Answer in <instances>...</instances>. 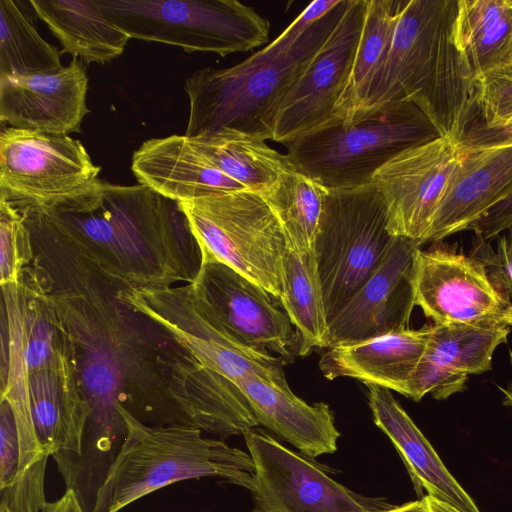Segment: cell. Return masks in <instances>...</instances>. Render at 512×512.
Instances as JSON below:
<instances>
[{"label":"cell","instance_id":"6da1fadb","mask_svg":"<svg viewBox=\"0 0 512 512\" xmlns=\"http://www.w3.org/2000/svg\"><path fill=\"white\" fill-rule=\"evenodd\" d=\"M51 230L107 275L135 287L191 283L199 249L178 202L151 188L97 178L47 203L23 201Z\"/></svg>","mask_w":512,"mask_h":512},{"label":"cell","instance_id":"7a4b0ae2","mask_svg":"<svg viewBox=\"0 0 512 512\" xmlns=\"http://www.w3.org/2000/svg\"><path fill=\"white\" fill-rule=\"evenodd\" d=\"M457 14L458 0H402L387 55L352 122L409 101L441 137L460 142L480 113L476 82L458 38Z\"/></svg>","mask_w":512,"mask_h":512},{"label":"cell","instance_id":"3957f363","mask_svg":"<svg viewBox=\"0 0 512 512\" xmlns=\"http://www.w3.org/2000/svg\"><path fill=\"white\" fill-rule=\"evenodd\" d=\"M349 0L311 2L271 43L228 68L204 67L185 81L188 138L233 130L271 140L277 101L305 71L342 18Z\"/></svg>","mask_w":512,"mask_h":512},{"label":"cell","instance_id":"277c9868","mask_svg":"<svg viewBox=\"0 0 512 512\" xmlns=\"http://www.w3.org/2000/svg\"><path fill=\"white\" fill-rule=\"evenodd\" d=\"M126 436L99 487L91 512H119L175 482L216 477L250 489L255 466L249 453L207 438L189 425H147L117 407Z\"/></svg>","mask_w":512,"mask_h":512},{"label":"cell","instance_id":"5b68a950","mask_svg":"<svg viewBox=\"0 0 512 512\" xmlns=\"http://www.w3.org/2000/svg\"><path fill=\"white\" fill-rule=\"evenodd\" d=\"M438 137L419 107L400 101L351 123L332 118L284 145L296 170L328 189H345L371 183L399 153Z\"/></svg>","mask_w":512,"mask_h":512},{"label":"cell","instance_id":"8992f818","mask_svg":"<svg viewBox=\"0 0 512 512\" xmlns=\"http://www.w3.org/2000/svg\"><path fill=\"white\" fill-rule=\"evenodd\" d=\"M115 286L122 301L163 328L202 366L237 387L254 377L288 387L284 372L287 362L237 339L192 282L135 287L115 281Z\"/></svg>","mask_w":512,"mask_h":512},{"label":"cell","instance_id":"52a82bcc","mask_svg":"<svg viewBox=\"0 0 512 512\" xmlns=\"http://www.w3.org/2000/svg\"><path fill=\"white\" fill-rule=\"evenodd\" d=\"M178 204L199 247L201 262L223 263L280 298L287 242L259 192L241 189Z\"/></svg>","mask_w":512,"mask_h":512},{"label":"cell","instance_id":"ba28073f","mask_svg":"<svg viewBox=\"0 0 512 512\" xmlns=\"http://www.w3.org/2000/svg\"><path fill=\"white\" fill-rule=\"evenodd\" d=\"M129 38L213 52H248L269 39L270 22L236 0H96Z\"/></svg>","mask_w":512,"mask_h":512},{"label":"cell","instance_id":"9c48e42d","mask_svg":"<svg viewBox=\"0 0 512 512\" xmlns=\"http://www.w3.org/2000/svg\"><path fill=\"white\" fill-rule=\"evenodd\" d=\"M396 238L372 183L328 189L315 240L328 323L378 268Z\"/></svg>","mask_w":512,"mask_h":512},{"label":"cell","instance_id":"30bf717a","mask_svg":"<svg viewBox=\"0 0 512 512\" xmlns=\"http://www.w3.org/2000/svg\"><path fill=\"white\" fill-rule=\"evenodd\" d=\"M243 436L255 466L252 512H387L395 506L353 492L263 430L252 428Z\"/></svg>","mask_w":512,"mask_h":512},{"label":"cell","instance_id":"8fae6325","mask_svg":"<svg viewBox=\"0 0 512 512\" xmlns=\"http://www.w3.org/2000/svg\"><path fill=\"white\" fill-rule=\"evenodd\" d=\"M99 172L82 143L68 135L1 128L0 197L47 203L82 190Z\"/></svg>","mask_w":512,"mask_h":512},{"label":"cell","instance_id":"7c38bea8","mask_svg":"<svg viewBox=\"0 0 512 512\" xmlns=\"http://www.w3.org/2000/svg\"><path fill=\"white\" fill-rule=\"evenodd\" d=\"M464 154L459 143L438 137L402 151L375 173L371 183L383 198L391 235L426 243Z\"/></svg>","mask_w":512,"mask_h":512},{"label":"cell","instance_id":"4fadbf2b","mask_svg":"<svg viewBox=\"0 0 512 512\" xmlns=\"http://www.w3.org/2000/svg\"><path fill=\"white\" fill-rule=\"evenodd\" d=\"M366 0L348 6L322 48L277 101L270 116L271 140L286 144L333 118L352 69Z\"/></svg>","mask_w":512,"mask_h":512},{"label":"cell","instance_id":"5bb4252c","mask_svg":"<svg viewBox=\"0 0 512 512\" xmlns=\"http://www.w3.org/2000/svg\"><path fill=\"white\" fill-rule=\"evenodd\" d=\"M411 285L434 324L500 322L510 308L480 260L443 245L415 251Z\"/></svg>","mask_w":512,"mask_h":512},{"label":"cell","instance_id":"9a60e30c","mask_svg":"<svg viewBox=\"0 0 512 512\" xmlns=\"http://www.w3.org/2000/svg\"><path fill=\"white\" fill-rule=\"evenodd\" d=\"M192 283L217 318L241 342L276 353L286 362L299 356V334L279 297L217 261L201 262Z\"/></svg>","mask_w":512,"mask_h":512},{"label":"cell","instance_id":"2e32d148","mask_svg":"<svg viewBox=\"0 0 512 512\" xmlns=\"http://www.w3.org/2000/svg\"><path fill=\"white\" fill-rule=\"evenodd\" d=\"M419 247L396 238L378 268L329 321L327 349L408 328L415 306L411 270Z\"/></svg>","mask_w":512,"mask_h":512},{"label":"cell","instance_id":"e0dca14e","mask_svg":"<svg viewBox=\"0 0 512 512\" xmlns=\"http://www.w3.org/2000/svg\"><path fill=\"white\" fill-rule=\"evenodd\" d=\"M88 76L82 61L53 72L0 75V121L9 127L53 135L81 131Z\"/></svg>","mask_w":512,"mask_h":512},{"label":"cell","instance_id":"ac0fdd59","mask_svg":"<svg viewBox=\"0 0 512 512\" xmlns=\"http://www.w3.org/2000/svg\"><path fill=\"white\" fill-rule=\"evenodd\" d=\"M27 390L36 433L54 458L68 486L83 452L90 414L76 364L27 374Z\"/></svg>","mask_w":512,"mask_h":512},{"label":"cell","instance_id":"d6986e66","mask_svg":"<svg viewBox=\"0 0 512 512\" xmlns=\"http://www.w3.org/2000/svg\"><path fill=\"white\" fill-rule=\"evenodd\" d=\"M464 151L426 242H438L469 229L494 206L512 195V145Z\"/></svg>","mask_w":512,"mask_h":512},{"label":"cell","instance_id":"ffe728a7","mask_svg":"<svg viewBox=\"0 0 512 512\" xmlns=\"http://www.w3.org/2000/svg\"><path fill=\"white\" fill-rule=\"evenodd\" d=\"M131 170L139 184L178 203L248 189L222 172L185 135L143 142L133 153Z\"/></svg>","mask_w":512,"mask_h":512},{"label":"cell","instance_id":"44dd1931","mask_svg":"<svg viewBox=\"0 0 512 512\" xmlns=\"http://www.w3.org/2000/svg\"><path fill=\"white\" fill-rule=\"evenodd\" d=\"M367 386L374 423L398 451L417 494L423 498L425 490L427 495L460 512H480L391 391L377 385Z\"/></svg>","mask_w":512,"mask_h":512},{"label":"cell","instance_id":"7402d4cb","mask_svg":"<svg viewBox=\"0 0 512 512\" xmlns=\"http://www.w3.org/2000/svg\"><path fill=\"white\" fill-rule=\"evenodd\" d=\"M430 326L401 329L327 349L319 361L323 375L351 377L409 397L412 375L425 351Z\"/></svg>","mask_w":512,"mask_h":512},{"label":"cell","instance_id":"603a6c76","mask_svg":"<svg viewBox=\"0 0 512 512\" xmlns=\"http://www.w3.org/2000/svg\"><path fill=\"white\" fill-rule=\"evenodd\" d=\"M263 425L309 457L334 453L340 433L328 404L310 405L288 387L250 378L238 387Z\"/></svg>","mask_w":512,"mask_h":512},{"label":"cell","instance_id":"cb8c5ba5","mask_svg":"<svg viewBox=\"0 0 512 512\" xmlns=\"http://www.w3.org/2000/svg\"><path fill=\"white\" fill-rule=\"evenodd\" d=\"M37 16L60 42L61 52L89 64L119 57L130 39L102 12L96 0H30Z\"/></svg>","mask_w":512,"mask_h":512},{"label":"cell","instance_id":"d4e9b609","mask_svg":"<svg viewBox=\"0 0 512 512\" xmlns=\"http://www.w3.org/2000/svg\"><path fill=\"white\" fill-rule=\"evenodd\" d=\"M188 139L222 172L259 193L295 168L286 154L269 147L265 140L237 131L226 129Z\"/></svg>","mask_w":512,"mask_h":512},{"label":"cell","instance_id":"484cf974","mask_svg":"<svg viewBox=\"0 0 512 512\" xmlns=\"http://www.w3.org/2000/svg\"><path fill=\"white\" fill-rule=\"evenodd\" d=\"M457 33L475 82L512 64V0H458Z\"/></svg>","mask_w":512,"mask_h":512},{"label":"cell","instance_id":"4316f807","mask_svg":"<svg viewBox=\"0 0 512 512\" xmlns=\"http://www.w3.org/2000/svg\"><path fill=\"white\" fill-rule=\"evenodd\" d=\"M402 0H366L364 21L351 72L337 101L333 118L352 122L363 106L372 79L383 63Z\"/></svg>","mask_w":512,"mask_h":512},{"label":"cell","instance_id":"83f0119b","mask_svg":"<svg viewBox=\"0 0 512 512\" xmlns=\"http://www.w3.org/2000/svg\"><path fill=\"white\" fill-rule=\"evenodd\" d=\"M280 300L299 334V356L327 349L328 318L315 254L301 256L287 245Z\"/></svg>","mask_w":512,"mask_h":512},{"label":"cell","instance_id":"f1b7e54d","mask_svg":"<svg viewBox=\"0 0 512 512\" xmlns=\"http://www.w3.org/2000/svg\"><path fill=\"white\" fill-rule=\"evenodd\" d=\"M509 332L503 321L434 324L421 360L459 375L483 374L492 369L493 354Z\"/></svg>","mask_w":512,"mask_h":512},{"label":"cell","instance_id":"f546056e","mask_svg":"<svg viewBox=\"0 0 512 512\" xmlns=\"http://www.w3.org/2000/svg\"><path fill=\"white\" fill-rule=\"evenodd\" d=\"M328 188L291 169L260 193L277 217L287 245L301 256L315 254V240Z\"/></svg>","mask_w":512,"mask_h":512},{"label":"cell","instance_id":"4dcf8cb0","mask_svg":"<svg viewBox=\"0 0 512 512\" xmlns=\"http://www.w3.org/2000/svg\"><path fill=\"white\" fill-rule=\"evenodd\" d=\"M30 1L0 0V75L53 72L63 67L61 50L36 29Z\"/></svg>","mask_w":512,"mask_h":512},{"label":"cell","instance_id":"1f68e13d","mask_svg":"<svg viewBox=\"0 0 512 512\" xmlns=\"http://www.w3.org/2000/svg\"><path fill=\"white\" fill-rule=\"evenodd\" d=\"M31 232L13 202L0 197L1 286L17 284L34 258Z\"/></svg>","mask_w":512,"mask_h":512},{"label":"cell","instance_id":"d6a6232c","mask_svg":"<svg viewBox=\"0 0 512 512\" xmlns=\"http://www.w3.org/2000/svg\"><path fill=\"white\" fill-rule=\"evenodd\" d=\"M476 87L480 123L494 126L512 120V64L479 77Z\"/></svg>","mask_w":512,"mask_h":512},{"label":"cell","instance_id":"836d02e7","mask_svg":"<svg viewBox=\"0 0 512 512\" xmlns=\"http://www.w3.org/2000/svg\"><path fill=\"white\" fill-rule=\"evenodd\" d=\"M476 248L472 256L483 263L489 278L510 304L508 311H512V228L499 237L496 252L486 241L478 239Z\"/></svg>","mask_w":512,"mask_h":512},{"label":"cell","instance_id":"e575fe53","mask_svg":"<svg viewBox=\"0 0 512 512\" xmlns=\"http://www.w3.org/2000/svg\"><path fill=\"white\" fill-rule=\"evenodd\" d=\"M512 145V120L494 126L472 123L459 142L464 150Z\"/></svg>","mask_w":512,"mask_h":512},{"label":"cell","instance_id":"d590c367","mask_svg":"<svg viewBox=\"0 0 512 512\" xmlns=\"http://www.w3.org/2000/svg\"><path fill=\"white\" fill-rule=\"evenodd\" d=\"M512 228V195L470 226L478 240L488 241Z\"/></svg>","mask_w":512,"mask_h":512},{"label":"cell","instance_id":"8d00e7d4","mask_svg":"<svg viewBox=\"0 0 512 512\" xmlns=\"http://www.w3.org/2000/svg\"><path fill=\"white\" fill-rule=\"evenodd\" d=\"M41 512H85V510L76 491L67 488L58 500L47 502Z\"/></svg>","mask_w":512,"mask_h":512},{"label":"cell","instance_id":"74e56055","mask_svg":"<svg viewBox=\"0 0 512 512\" xmlns=\"http://www.w3.org/2000/svg\"><path fill=\"white\" fill-rule=\"evenodd\" d=\"M387 512H431L426 496L402 505H395Z\"/></svg>","mask_w":512,"mask_h":512},{"label":"cell","instance_id":"f35d334b","mask_svg":"<svg viewBox=\"0 0 512 512\" xmlns=\"http://www.w3.org/2000/svg\"><path fill=\"white\" fill-rule=\"evenodd\" d=\"M431 512H460L457 509L445 504L433 497L426 495Z\"/></svg>","mask_w":512,"mask_h":512},{"label":"cell","instance_id":"ab89813d","mask_svg":"<svg viewBox=\"0 0 512 512\" xmlns=\"http://www.w3.org/2000/svg\"><path fill=\"white\" fill-rule=\"evenodd\" d=\"M509 357H510V364H511V367H512V350L511 349H509ZM498 388H499V390L501 392L507 393L508 395H510L512 397V383L508 387V389H504V388H502L500 386Z\"/></svg>","mask_w":512,"mask_h":512},{"label":"cell","instance_id":"60d3db41","mask_svg":"<svg viewBox=\"0 0 512 512\" xmlns=\"http://www.w3.org/2000/svg\"><path fill=\"white\" fill-rule=\"evenodd\" d=\"M503 322L508 325L509 327H512V311H508L504 318H503Z\"/></svg>","mask_w":512,"mask_h":512},{"label":"cell","instance_id":"b9f144b4","mask_svg":"<svg viewBox=\"0 0 512 512\" xmlns=\"http://www.w3.org/2000/svg\"><path fill=\"white\" fill-rule=\"evenodd\" d=\"M502 393L504 396V401H503L504 405L512 408V397L510 395H508L507 393H504V392H502Z\"/></svg>","mask_w":512,"mask_h":512},{"label":"cell","instance_id":"7bdbcfd3","mask_svg":"<svg viewBox=\"0 0 512 512\" xmlns=\"http://www.w3.org/2000/svg\"><path fill=\"white\" fill-rule=\"evenodd\" d=\"M0 512H10V511H8L6 508L0 506Z\"/></svg>","mask_w":512,"mask_h":512}]
</instances>
